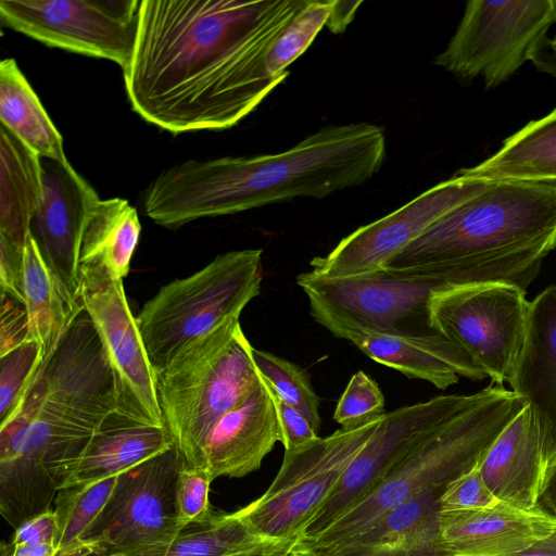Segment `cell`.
<instances>
[{
    "label": "cell",
    "instance_id": "1",
    "mask_svg": "<svg viewBox=\"0 0 556 556\" xmlns=\"http://www.w3.org/2000/svg\"><path fill=\"white\" fill-rule=\"evenodd\" d=\"M307 0H141L123 71L132 110L172 134L223 130L281 81L268 54Z\"/></svg>",
    "mask_w": 556,
    "mask_h": 556
},
{
    "label": "cell",
    "instance_id": "30",
    "mask_svg": "<svg viewBox=\"0 0 556 556\" xmlns=\"http://www.w3.org/2000/svg\"><path fill=\"white\" fill-rule=\"evenodd\" d=\"M140 232L137 211L127 200H100L84 233L80 264L99 265L113 278L123 279L129 271Z\"/></svg>",
    "mask_w": 556,
    "mask_h": 556
},
{
    "label": "cell",
    "instance_id": "19",
    "mask_svg": "<svg viewBox=\"0 0 556 556\" xmlns=\"http://www.w3.org/2000/svg\"><path fill=\"white\" fill-rule=\"evenodd\" d=\"M277 442L278 416L270 388L262 376V384L215 422L186 467L201 469L212 480L241 478L257 470Z\"/></svg>",
    "mask_w": 556,
    "mask_h": 556
},
{
    "label": "cell",
    "instance_id": "21",
    "mask_svg": "<svg viewBox=\"0 0 556 556\" xmlns=\"http://www.w3.org/2000/svg\"><path fill=\"white\" fill-rule=\"evenodd\" d=\"M556 530V518L504 502L491 508L440 511L442 556H515Z\"/></svg>",
    "mask_w": 556,
    "mask_h": 556
},
{
    "label": "cell",
    "instance_id": "24",
    "mask_svg": "<svg viewBox=\"0 0 556 556\" xmlns=\"http://www.w3.org/2000/svg\"><path fill=\"white\" fill-rule=\"evenodd\" d=\"M442 489H425L388 510L361 534L319 556H442L439 544Z\"/></svg>",
    "mask_w": 556,
    "mask_h": 556
},
{
    "label": "cell",
    "instance_id": "36",
    "mask_svg": "<svg viewBox=\"0 0 556 556\" xmlns=\"http://www.w3.org/2000/svg\"><path fill=\"white\" fill-rule=\"evenodd\" d=\"M384 413V396L379 386L366 372L358 370L341 394L333 420L343 429H355L380 419Z\"/></svg>",
    "mask_w": 556,
    "mask_h": 556
},
{
    "label": "cell",
    "instance_id": "13",
    "mask_svg": "<svg viewBox=\"0 0 556 556\" xmlns=\"http://www.w3.org/2000/svg\"><path fill=\"white\" fill-rule=\"evenodd\" d=\"M23 403L93 430L118 412L116 374L83 305L45 356Z\"/></svg>",
    "mask_w": 556,
    "mask_h": 556
},
{
    "label": "cell",
    "instance_id": "15",
    "mask_svg": "<svg viewBox=\"0 0 556 556\" xmlns=\"http://www.w3.org/2000/svg\"><path fill=\"white\" fill-rule=\"evenodd\" d=\"M78 300L116 374L118 412L141 422L164 426L155 374L128 305L123 279L113 278L99 265L80 264Z\"/></svg>",
    "mask_w": 556,
    "mask_h": 556
},
{
    "label": "cell",
    "instance_id": "31",
    "mask_svg": "<svg viewBox=\"0 0 556 556\" xmlns=\"http://www.w3.org/2000/svg\"><path fill=\"white\" fill-rule=\"evenodd\" d=\"M265 542L238 511L215 516L206 526L180 533L162 556H229Z\"/></svg>",
    "mask_w": 556,
    "mask_h": 556
},
{
    "label": "cell",
    "instance_id": "32",
    "mask_svg": "<svg viewBox=\"0 0 556 556\" xmlns=\"http://www.w3.org/2000/svg\"><path fill=\"white\" fill-rule=\"evenodd\" d=\"M117 477L72 485L58 491L54 498V511L58 515L60 527L58 548L64 547L84 535L109 501Z\"/></svg>",
    "mask_w": 556,
    "mask_h": 556
},
{
    "label": "cell",
    "instance_id": "17",
    "mask_svg": "<svg viewBox=\"0 0 556 556\" xmlns=\"http://www.w3.org/2000/svg\"><path fill=\"white\" fill-rule=\"evenodd\" d=\"M472 394L439 395L384 413L372 437L350 464L332 495L311 519L296 541L318 535L362 501L408 448L466 406Z\"/></svg>",
    "mask_w": 556,
    "mask_h": 556
},
{
    "label": "cell",
    "instance_id": "46",
    "mask_svg": "<svg viewBox=\"0 0 556 556\" xmlns=\"http://www.w3.org/2000/svg\"><path fill=\"white\" fill-rule=\"evenodd\" d=\"M362 1H339L334 0L331 13L326 26L334 34L344 31L352 22L357 8Z\"/></svg>",
    "mask_w": 556,
    "mask_h": 556
},
{
    "label": "cell",
    "instance_id": "9",
    "mask_svg": "<svg viewBox=\"0 0 556 556\" xmlns=\"http://www.w3.org/2000/svg\"><path fill=\"white\" fill-rule=\"evenodd\" d=\"M556 24V0H470L434 64L469 84L496 88L531 58Z\"/></svg>",
    "mask_w": 556,
    "mask_h": 556
},
{
    "label": "cell",
    "instance_id": "40",
    "mask_svg": "<svg viewBox=\"0 0 556 556\" xmlns=\"http://www.w3.org/2000/svg\"><path fill=\"white\" fill-rule=\"evenodd\" d=\"M1 292L0 356L30 340L27 314L24 306Z\"/></svg>",
    "mask_w": 556,
    "mask_h": 556
},
{
    "label": "cell",
    "instance_id": "4",
    "mask_svg": "<svg viewBox=\"0 0 556 556\" xmlns=\"http://www.w3.org/2000/svg\"><path fill=\"white\" fill-rule=\"evenodd\" d=\"M526 404L522 396L498 386L472 393L466 406L408 448L362 501L318 535L295 541L294 549L324 554L361 534L388 510L425 489L444 486L482 462Z\"/></svg>",
    "mask_w": 556,
    "mask_h": 556
},
{
    "label": "cell",
    "instance_id": "22",
    "mask_svg": "<svg viewBox=\"0 0 556 556\" xmlns=\"http://www.w3.org/2000/svg\"><path fill=\"white\" fill-rule=\"evenodd\" d=\"M553 448L527 403L495 439L480 464L481 475L504 503L536 509Z\"/></svg>",
    "mask_w": 556,
    "mask_h": 556
},
{
    "label": "cell",
    "instance_id": "28",
    "mask_svg": "<svg viewBox=\"0 0 556 556\" xmlns=\"http://www.w3.org/2000/svg\"><path fill=\"white\" fill-rule=\"evenodd\" d=\"M23 292L29 339L41 345L46 356L81 303L48 267L30 233L23 253Z\"/></svg>",
    "mask_w": 556,
    "mask_h": 556
},
{
    "label": "cell",
    "instance_id": "44",
    "mask_svg": "<svg viewBox=\"0 0 556 556\" xmlns=\"http://www.w3.org/2000/svg\"><path fill=\"white\" fill-rule=\"evenodd\" d=\"M53 556H126L108 546L90 540L79 539L64 547H59Z\"/></svg>",
    "mask_w": 556,
    "mask_h": 556
},
{
    "label": "cell",
    "instance_id": "35",
    "mask_svg": "<svg viewBox=\"0 0 556 556\" xmlns=\"http://www.w3.org/2000/svg\"><path fill=\"white\" fill-rule=\"evenodd\" d=\"M43 359V350L34 340L0 356V425L17 410Z\"/></svg>",
    "mask_w": 556,
    "mask_h": 556
},
{
    "label": "cell",
    "instance_id": "7",
    "mask_svg": "<svg viewBox=\"0 0 556 556\" xmlns=\"http://www.w3.org/2000/svg\"><path fill=\"white\" fill-rule=\"evenodd\" d=\"M94 431L30 403L0 425V513L12 527L50 510Z\"/></svg>",
    "mask_w": 556,
    "mask_h": 556
},
{
    "label": "cell",
    "instance_id": "33",
    "mask_svg": "<svg viewBox=\"0 0 556 556\" xmlns=\"http://www.w3.org/2000/svg\"><path fill=\"white\" fill-rule=\"evenodd\" d=\"M252 358L277 396L304 415L318 432L321 424L319 399L305 370L286 358L254 348Z\"/></svg>",
    "mask_w": 556,
    "mask_h": 556
},
{
    "label": "cell",
    "instance_id": "29",
    "mask_svg": "<svg viewBox=\"0 0 556 556\" xmlns=\"http://www.w3.org/2000/svg\"><path fill=\"white\" fill-rule=\"evenodd\" d=\"M0 121L40 157L67 161L61 134L12 58L0 63Z\"/></svg>",
    "mask_w": 556,
    "mask_h": 556
},
{
    "label": "cell",
    "instance_id": "38",
    "mask_svg": "<svg viewBox=\"0 0 556 556\" xmlns=\"http://www.w3.org/2000/svg\"><path fill=\"white\" fill-rule=\"evenodd\" d=\"M480 464L445 483L439 497L440 511L491 508L501 503L484 481Z\"/></svg>",
    "mask_w": 556,
    "mask_h": 556
},
{
    "label": "cell",
    "instance_id": "49",
    "mask_svg": "<svg viewBox=\"0 0 556 556\" xmlns=\"http://www.w3.org/2000/svg\"><path fill=\"white\" fill-rule=\"evenodd\" d=\"M56 549L53 545H13L10 556H53Z\"/></svg>",
    "mask_w": 556,
    "mask_h": 556
},
{
    "label": "cell",
    "instance_id": "48",
    "mask_svg": "<svg viewBox=\"0 0 556 556\" xmlns=\"http://www.w3.org/2000/svg\"><path fill=\"white\" fill-rule=\"evenodd\" d=\"M515 556H556V530Z\"/></svg>",
    "mask_w": 556,
    "mask_h": 556
},
{
    "label": "cell",
    "instance_id": "45",
    "mask_svg": "<svg viewBox=\"0 0 556 556\" xmlns=\"http://www.w3.org/2000/svg\"><path fill=\"white\" fill-rule=\"evenodd\" d=\"M531 62L540 72L556 79V34L545 37L534 51Z\"/></svg>",
    "mask_w": 556,
    "mask_h": 556
},
{
    "label": "cell",
    "instance_id": "14",
    "mask_svg": "<svg viewBox=\"0 0 556 556\" xmlns=\"http://www.w3.org/2000/svg\"><path fill=\"white\" fill-rule=\"evenodd\" d=\"M141 0H0L1 23L49 47L129 65Z\"/></svg>",
    "mask_w": 556,
    "mask_h": 556
},
{
    "label": "cell",
    "instance_id": "39",
    "mask_svg": "<svg viewBox=\"0 0 556 556\" xmlns=\"http://www.w3.org/2000/svg\"><path fill=\"white\" fill-rule=\"evenodd\" d=\"M270 391L279 421L280 443L285 446V451L294 450L316 439L318 432L307 418L298 409L280 400L271 388Z\"/></svg>",
    "mask_w": 556,
    "mask_h": 556
},
{
    "label": "cell",
    "instance_id": "10",
    "mask_svg": "<svg viewBox=\"0 0 556 556\" xmlns=\"http://www.w3.org/2000/svg\"><path fill=\"white\" fill-rule=\"evenodd\" d=\"M525 292L502 282L439 288L430 298L432 326L503 387L511 379L526 337L530 302Z\"/></svg>",
    "mask_w": 556,
    "mask_h": 556
},
{
    "label": "cell",
    "instance_id": "18",
    "mask_svg": "<svg viewBox=\"0 0 556 556\" xmlns=\"http://www.w3.org/2000/svg\"><path fill=\"white\" fill-rule=\"evenodd\" d=\"M41 167L42 198L29 233L48 267L78 300L83 238L101 199L68 161L41 157Z\"/></svg>",
    "mask_w": 556,
    "mask_h": 556
},
{
    "label": "cell",
    "instance_id": "25",
    "mask_svg": "<svg viewBox=\"0 0 556 556\" xmlns=\"http://www.w3.org/2000/svg\"><path fill=\"white\" fill-rule=\"evenodd\" d=\"M172 446L164 426L141 422L115 412L96 429L63 488L118 476Z\"/></svg>",
    "mask_w": 556,
    "mask_h": 556
},
{
    "label": "cell",
    "instance_id": "2",
    "mask_svg": "<svg viewBox=\"0 0 556 556\" xmlns=\"http://www.w3.org/2000/svg\"><path fill=\"white\" fill-rule=\"evenodd\" d=\"M386 154L382 127L330 125L283 152L174 165L150 184L143 210L154 223L176 229L298 197L323 199L369 180Z\"/></svg>",
    "mask_w": 556,
    "mask_h": 556
},
{
    "label": "cell",
    "instance_id": "43",
    "mask_svg": "<svg viewBox=\"0 0 556 556\" xmlns=\"http://www.w3.org/2000/svg\"><path fill=\"white\" fill-rule=\"evenodd\" d=\"M536 509L556 518V450L546 466Z\"/></svg>",
    "mask_w": 556,
    "mask_h": 556
},
{
    "label": "cell",
    "instance_id": "11",
    "mask_svg": "<svg viewBox=\"0 0 556 556\" xmlns=\"http://www.w3.org/2000/svg\"><path fill=\"white\" fill-rule=\"evenodd\" d=\"M182 467L172 446L119 473L109 501L80 539L126 556H162L184 531L176 502Z\"/></svg>",
    "mask_w": 556,
    "mask_h": 556
},
{
    "label": "cell",
    "instance_id": "12",
    "mask_svg": "<svg viewBox=\"0 0 556 556\" xmlns=\"http://www.w3.org/2000/svg\"><path fill=\"white\" fill-rule=\"evenodd\" d=\"M309 311L321 312L346 325L389 336L418 337L438 333L430 318V298L443 288L412 275L376 271L326 277L313 270L296 277Z\"/></svg>",
    "mask_w": 556,
    "mask_h": 556
},
{
    "label": "cell",
    "instance_id": "50",
    "mask_svg": "<svg viewBox=\"0 0 556 556\" xmlns=\"http://www.w3.org/2000/svg\"><path fill=\"white\" fill-rule=\"evenodd\" d=\"M294 552L296 553L298 556H319V555H315V554H312V553H308V552H303V551H295L294 549Z\"/></svg>",
    "mask_w": 556,
    "mask_h": 556
},
{
    "label": "cell",
    "instance_id": "42",
    "mask_svg": "<svg viewBox=\"0 0 556 556\" xmlns=\"http://www.w3.org/2000/svg\"><path fill=\"white\" fill-rule=\"evenodd\" d=\"M23 253L24 249L0 237L1 292L24 305Z\"/></svg>",
    "mask_w": 556,
    "mask_h": 556
},
{
    "label": "cell",
    "instance_id": "47",
    "mask_svg": "<svg viewBox=\"0 0 556 556\" xmlns=\"http://www.w3.org/2000/svg\"><path fill=\"white\" fill-rule=\"evenodd\" d=\"M295 541H265L262 544L229 556H298L294 552Z\"/></svg>",
    "mask_w": 556,
    "mask_h": 556
},
{
    "label": "cell",
    "instance_id": "20",
    "mask_svg": "<svg viewBox=\"0 0 556 556\" xmlns=\"http://www.w3.org/2000/svg\"><path fill=\"white\" fill-rule=\"evenodd\" d=\"M309 313L332 336L351 342L372 361L440 390L457 383L459 377L486 378L463 350L440 333L389 336L346 325L318 311Z\"/></svg>",
    "mask_w": 556,
    "mask_h": 556
},
{
    "label": "cell",
    "instance_id": "26",
    "mask_svg": "<svg viewBox=\"0 0 556 556\" xmlns=\"http://www.w3.org/2000/svg\"><path fill=\"white\" fill-rule=\"evenodd\" d=\"M41 157L0 126V237L24 249L42 198Z\"/></svg>",
    "mask_w": 556,
    "mask_h": 556
},
{
    "label": "cell",
    "instance_id": "3",
    "mask_svg": "<svg viewBox=\"0 0 556 556\" xmlns=\"http://www.w3.org/2000/svg\"><path fill=\"white\" fill-rule=\"evenodd\" d=\"M556 248V184L491 181L381 269L442 287L502 282L523 291Z\"/></svg>",
    "mask_w": 556,
    "mask_h": 556
},
{
    "label": "cell",
    "instance_id": "8",
    "mask_svg": "<svg viewBox=\"0 0 556 556\" xmlns=\"http://www.w3.org/2000/svg\"><path fill=\"white\" fill-rule=\"evenodd\" d=\"M379 420L355 429L340 428L285 451L269 488L237 510L241 518L265 541H296L372 437Z\"/></svg>",
    "mask_w": 556,
    "mask_h": 556
},
{
    "label": "cell",
    "instance_id": "5",
    "mask_svg": "<svg viewBox=\"0 0 556 556\" xmlns=\"http://www.w3.org/2000/svg\"><path fill=\"white\" fill-rule=\"evenodd\" d=\"M239 318L233 316L193 340L155 374L164 427L184 466L215 422L262 384Z\"/></svg>",
    "mask_w": 556,
    "mask_h": 556
},
{
    "label": "cell",
    "instance_id": "34",
    "mask_svg": "<svg viewBox=\"0 0 556 556\" xmlns=\"http://www.w3.org/2000/svg\"><path fill=\"white\" fill-rule=\"evenodd\" d=\"M334 0H307L268 54V71L279 81L285 80L288 66L312 45L326 26Z\"/></svg>",
    "mask_w": 556,
    "mask_h": 556
},
{
    "label": "cell",
    "instance_id": "16",
    "mask_svg": "<svg viewBox=\"0 0 556 556\" xmlns=\"http://www.w3.org/2000/svg\"><path fill=\"white\" fill-rule=\"evenodd\" d=\"M490 184L456 172L387 216L344 237L330 253L311 261L312 270L326 277L379 270L434 222Z\"/></svg>",
    "mask_w": 556,
    "mask_h": 556
},
{
    "label": "cell",
    "instance_id": "23",
    "mask_svg": "<svg viewBox=\"0 0 556 556\" xmlns=\"http://www.w3.org/2000/svg\"><path fill=\"white\" fill-rule=\"evenodd\" d=\"M534 410L556 450V285L530 302L526 337L508 383Z\"/></svg>",
    "mask_w": 556,
    "mask_h": 556
},
{
    "label": "cell",
    "instance_id": "6",
    "mask_svg": "<svg viewBox=\"0 0 556 556\" xmlns=\"http://www.w3.org/2000/svg\"><path fill=\"white\" fill-rule=\"evenodd\" d=\"M261 249L217 255L205 267L162 287L136 317L154 374L190 342L240 316L262 285Z\"/></svg>",
    "mask_w": 556,
    "mask_h": 556
},
{
    "label": "cell",
    "instance_id": "41",
    "mask_svg": "<svg viewBox=\"0 0 556 556\" xmlns=\"http://www.w3.org/2000/svg\"><path fill=\"white\" fill-rule=\"evenodd\" d=\"M60 527L58 515L54 510L39 514L16 530L12 541L14 546L20 545H53L58 548Z\"/></svg>",
    "mask_w": 556,
    "mask_h": 556
},
{
    "label": "cell",
    "instance_id": "37",
    "mask_svg": "<svg viewBox=\"0 0 556 556\" xmlns=\"http://www.w3.org/2000/svg\"><path fill=\"white\" fill-rule=\"evenodd\" d=\"M212 478L203 470L184 466L177 478L176 502L178 522L182 530L188 527H203L215 515L210 507Z\"/></svg>",
    "mask_w": 556,
    "mask_h": 556
},
{
    "label": "cell",
    "instance_id": "27",
    "mask_svg": "<svg viewBox=\"0 0 556 556\" xmlns=\"http://www.w3.org/2000/svg\"><path fill=\"white\" fill-rule=\"evenodd\" d=\"M457 172L488 181L556 184V108L507 137L483 162Z\"/></svg>",
    "mask_w": 556,
    "mask_h": 556
}]
</instances>
